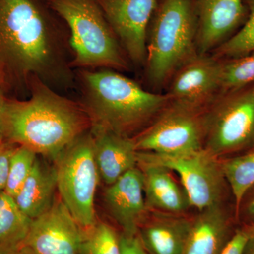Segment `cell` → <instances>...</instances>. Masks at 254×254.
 I'll return each instance as SVG.
<instances>
[{"mask_svg":"<svg viewBox=\"0 0 254 254\" xmlns=\"http://www.w3.org/2000/svg\"><path fill=\"white\" fill-rule=\"evenodd\" d=\"M64 38L37 0H0V73L53 87L71 84Z\"/></svg>","mask_w":254,"mask_h":254,"instance_id":"cell-1","label":"cell"},{"mask_svg":"<svg viewBox=\"0 0 254 254\" xmlns=\"http://www.w3.org/2000/svg\"><path fill=\"white\" fill-rule=\"evenodd\" d=\"M27 100H8L1 113L6 141L55 160L91 126L83 106L32 77Z\"/></svg>","mask_w":254,"mask_h":254,"instance_id":"cell-2","label":"cell"},{"mask_svg":"<svg viewBox=\"0 0 254 254\" xmlns=\"http://www.w3.org/2000/svg\"><path fill=\"white\" fill-rule=\"evenodd\" d=\"M83 107L92 128L130 137L147 127L170 103L168 94L147 91L113 69L83 71Z\"/></svg>","mask_w":254,"mask_h":254,"instance_id":"cell-3","label":"cell"},{"mask_svg":"<svg viewBox=\"0 0 254 254\" xmlns=\"http://www.w3.org/2000/svg\"><path fill=\"white\" fill-rule=\"evenodd\" d=\"M155 11L145 64L148 78L158 87L198 53L193 0H163Z\"/></svg>","mask_w":254,"mask_h":254,"instance_id":"cell-4","label":"cell"},{"mask_svg":"<svg viewBox=\"0 0 254 254\" xmlns=\"http://www.w3.org/2000/svg\"><path fill=\"white\" fill-rule=\"evenodd\" d=\"M50 6L69 28L72 67L128 70L125 50L97 0H51Z\"/></svg>","mask_w":254,"mask_h":254,"instance_id":"cell-5","label":"cell"},{"mask_svg":"<svg viewBox=\"0 0 254 254\" xmlns=\"http://www.w3.org/2000/svg\"><path fill=\"white\" fill-rule=\"evenodd\" d=\"M54 161L60 198L83 230L93 227L98 221L94 203L100 175L92 133L78 137Z\"/></svg>","mask_w":254,"mask_h":254,"instance_id":"cell-6","label":"cell"},{"mask_svg":"<svg viewBox=\"0 0 254 254\" xmlns=\"http://www.w3.org/2000/svg\"><path fill=\"white\" fill-rule=\"evenodd\" d=\"M254 145V83L223 93L206 110L204 148L217 158Z\"/></svg>","mask_w":254,"mask_h":254,"instance_id":"cell-7","label":"cell"},{"mask_svg":"<svg viewBox=\"0 0 254 254\" xmlns=\"http://www.w3.org/2000/svg\"><path fill=\"white\" fill-rule=\"evenodd\" d=\"M206 110L170 101L150 125L133 138L137 151L182 155L203 149Z\"/></svg>","mask_w":254,"mask_h":254,"instance_id":"cell-8","label":"cell"},{"mask_svg":"<svg viewBox=\"0 0 254 254\" xmlns=\"http://www.w3.org/2000/svg\"><path fill=\"white\" fill-rule=\"evenodd\" d=\"M138 161L161 165L176 173L190 206L198 211L221 204L227 182L221 161L205 148L182 155L138 152Z\"/></svg>","mask_w":254,"mask_h":254,"instance_id":"cell-9","label":"cell"},{"mask_svg":"<svg viewBox=\"0 0 254 254\" xmlns=\"http://www.w3.org/2000/svg\"><path fill=\"white\" fill-rule=\"evenodd\" d=\"M125 53L136 64L146 60L147 28L157 0H97Z\"/></svg>","mask_w":254,"mask_h":254,"instance_id":"cell-10","label":"cell"},{"mask_svg":"<svg viewBox=\"0 0 254 254\" xmlns=\"http://www.w3.org/2000/svg\"><path fill=\"white\" fill-rule=\"evenodd\" d=\"M83 229L60 197L49 210L32 220L23 247L36 254H80Z\"/></svg>","mask_w":254,"mask_h":254,"instance_id":"cell-11","label":"cell"},{"mask_svg":"<svg viewBox=\"0 0 254 254\" xmlns=\"http://www.w3.org/2000/svg\"><path fill=\"white\" fill-rule=\"evenodd\" d=\"M169 89L173 103L206 110L220 95V60L197 55L174 73Z\"/></svg>","mask_w":254,"mask_h":254,"instance_id":"cell-12","label":"cell"},{"mask_svg":"<svg viewBox=\"0 0 254 254\" xmlns=\"http://www.w3.org/2000/svg\"><path fill=\"white\" fill-rule=\"evenodd\" d=\"M196 46L199 55L216 49L245 23V0H197Z\"/></svg>","mask_w":254,"mask_h":254,"instance_id":"cell-13","label":"cell"},{"mask_svg":"<svg viewBox=\"0 0 254 254\" xmlns=\"http://www.w3.org/2000/svg\"><path fill=\"white\" fill-rule=\"evenodd\" d=\"M104 200L110 215L123 229V235H138L148 210L141 170L138 167L131 169L108 185Z\"/></svg>","mask_w":254,"mask_h":254,"instance_id":"cell-14","label":"cell"},{"mask_svg":"<svg viewBox=\"0 0 254 254\" xmlns=\"http://www.w3.org/2000/svg\"><path fill=\"white\" fill-rule=\"evenodd\" d=\"M93 151L99 175L110 185L138 165L133 138L101 128H92Z\"/></svg>","mask_w":254,"mask_h":254,"instance_id":"cell-15","label":"cell"},{"mask_svg":"<svg viewBox=\"0 0 254 254\" xmlns=\"http://www.w3.org/2000/svg\"><path fill=\"white\" fill-rule=\"evenodd\" d=\"M143 176V190L148 209L179 214L190 207L183 187L175 182L170 170L155 164L138 161Z\"/></svg>","mask_w":254,"mask_h":254,"instance_id":"cell-16","label":"cell"},{"mask_svg":"<svg viewBox=\"0 0 254 254\" xmlns=\"http://www.w3.org/2000/svg\"><path fill=\"white\" fill-rule=\"evenodd\" d=\"M231 234V220L221 204L199 211L191 220L182 254H220Z\"/></svg>","mask_w":254,"mask_h":254,"instance_id":"cell-17","label":"cell"},{"mask_svg":"<svg viewBox=\"0 0 254 254\" xmlns=\"http://www.w3.org/2000/svg\"><path fill=\"white\" fill-rule=\"evenodd\" d=\"M57 190L55 165L50 166L38 156L27 180L13 198L21 211L33 220L51 208Z\"/></svg>","mask_w":254,"mask_h":254,"instance_id":"cell-18","label":"cell"},{"mask_svg":"<svg viewBox=\"0 0 254 254\" xmlns=\"http://www.w3.org/2000/svg\"><path fill=\"white\" fill-rule=\"evenodd\" d=\"M191 220L174 215H155L138 230L142 245L150 254H182Z\"/></svg>","mask_w":254,"mask_h":254,"instance_id":"cell-19","label":"cell"},{"mask_svg":"<svg viewBox=\"0 0 254 254\" xmlns=\"http://www.w3.org/2000/svg\"><path fill=\"white\" fill-rule=\"evenodd\" d=\"M31 222L12 197L0 191V254H11L23 247Z\"/></svg>","mask_w":254,"mask_h":254,"instance_id":"cell-20","label":"cell"},{"mask_svg":"<svg viewBox=\"0 0 254 254\" xmlns=\"http://www.w3.org/2000/svg\"><path fill=\"white\" fill-rule=\"evenodd\" d=\"M225 180L235 202V215L247 192L254 186V145L245 153L221 161Z\"/></svg>","mask_w":254,"mask_h":254,"instance_id":"cell-21","label":"cell"},{"mask_svg":"<svg viewBox=\"0 0 254 254\" xmlns=\"http://www.w3.org/2000/svg\"><path fill=\"white\" fill-rule=\"evenodd\" d=\"M220 60V95L254 83V51Z\"/></svg>","mask_w":254,"mask_h":254,"instance_id":"cell-22","label":"cell"},{"mask_svg":"<svg viewBox=\"0 0 254 254\" xmlns=\"http://www.w3.org/2000/svg\"><path fill=\"white\" fill-rule=\"evenodd\" d=\"M248 9L245 23L227 41L215 50L217 59L237 58L254 51V0H245Z\"/></svg>","mask_w":254,"mask_h":254,"instance_id":"cell-23","label":"cell"},{"mask_svg":"<svg viewBox=\"0 0 254 254\" xmlns=\"http://www.w3.org/2000/svg\"><path fill=\"white\" fill-rule=\"evenodd\" d=\"M80 254H123L120 236L109 224L97 221L93 227L83 230Z\"/></svg>","mask_w":254,"mask_h":254,"instance_id":"cell-24","label":"cell"},{"mask_svg":"<svg viewBox=\"0 0 254 254\" xmlns=\"http://www.w3.org/2000/svg\"><path fill=\"white\" fill-rule=\"evenodd\" d=\"M38 154L30 148L17 145L10 159L7 182L4 191L14 198L27 180Z\"/></svg>","mask_w":254,"mask_h":254,"instance_id":"cell-25","label":"cell"},{"mask_svg":"<svg viewBox=\"0 0 254 254\" xmlns=\"http://www.w3.org/2000/svg\"><path fill=\"white\" fill-rule=\"evenodd\" d=\"M253 228L251 225H245L242 228L236 230L226 245L222 249L220 254H244L247 241L252 235Z\"/></svg>","mask_w":254,"mask_h":254,"instance_id":"cell-26","label":"cell"},{"mask_svg":"<svg viewBox=\"0 0 254 254\" xmlns=\"http://www.w3.org/2000/svg\"><path fill=\"white\" fill-rule=\"evenodd\" d=\"M17 145L5 141L0 144V191L4 190L7 182L10 159Z\"/></svg>","mask_w":254,"mask_h":254,"instance_id":"cell-27","label":"cell"},{"mask_svg":"<svg viewBox=\"0 0 254 254\" xmlns=\"http://www.w3.org/2000/svg\"><path fill=\"white\" fill-rule=\"evenodd\" d=\"M236 216L243 217L247 225L254 226V186L244 196Z\"/></svg>","mask_w":254,"mask_h":254,"instance_id":"cell-28","label":"cell"},{"mask_svg":"<svg viewBox=\"0 0 254 254\" xmlns=\"http://www.w3.org/2000/svg\"><path fill=\"white\" fill-rule=\"evenodd\" d=\"M120 246L123 254H150L142 245L138 235L129 237L122 234Z\"/></svg>","mask_w":254,"mask_h":254,"instance_id":"cell-29","label":"cell"},{"mask_svg":"<svg viewBox=\"0 0 254 254\" xmlns=\"http://www.w3.org/2000/svg\"><path fill=\"white\" fill-rule=\"evenodd\" d=\"M252 228H253V231L247 241L244 254H254V227L252 226Z\"/></svg>","mask_w":254,"mask_h":254,"instance_id":"cell-30","label":"cell"},{"mask_svg":"<svg viewBox=\"0 0 254 254\" xmlns=\"http://www.w3.org/2000/svg\"><path fill=\"white\" fill-rule=\"evenodd\" d=\"M3 82L2 76H1V73H0V115L2 113L4 110L5 103H6V98H5L2 93V84Z\"/></svg>","mask_w":254,"mask_h":254,"instance_id":"cell-31","label":"cell"},{"mask_svg":"<svg viewBox=\"0 0 254 254\" xmlns=\"http://www.w3.org/2000/svg\"><path fill=\"white\" fill-rule=\"evenodd\" d=\"M11 254H36L34 252H32L29 249L26 248V247H21L19 250L16 251L14 253Z\"/></svg>","mask_w":254,"mask_h":254,"instance_id":"cell-32","label":"cell"},{"mask_svg":"<svg viewBox=\"0 0 254 254\" xmlns=\"http://www.w3.org/2000/svg\"><path fill=\"white\" fill-rule=\"evenodd\" d=\"M4 141V126H3L2 120L0 116V144Z\"/></svg>","mask_w":254,"mask_h":254,"instance_id":"cell-33","label":"cell"},{"mask_svg":"<svg viewBox=\"0 0 254 254\" xmlns=\"http://www.w3.org/2000/svg\"></svg>","mask_w":254,"mask_h":254,"instance_id":"cell-34","label":"cell"}]
</instances>
